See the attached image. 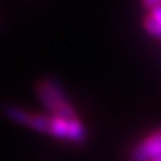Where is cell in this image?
Segmentation results:
<instances>
[{
  "instance_id": "6da1fadb",
  "label": "cell",
  "mask_w": 161,
  "mask_h": 161,
  "mask_svg": "<svg viewBox=\"0 0 161 161\" xmlns=\"http://www.w3.org/2000/svg\"><path fill=\"white\" fill-rule=\"evenodd\" d=\"M3 114L36 133L49 135L58 141H64L69 144H83L88 139L86 125L80 117H64L53 116L49 113H31L17 105H6L3 108Z\"/></svg>"
},
{
  "instance_id": "7a4b0ae2",
  "label": "cell",
  "mask_w": 161,
  "mask_h": 161,
  "mask_svg": "<svg viewBox=\"0 0 161 161\" xmlns=\"http://www.w3.org/2000/svg\"><path fill=\"white\" fill-rule=\"evenodd\" d=\"M36 97L47 109L49 114L64 116V117H78L74 105L70 103L64 88L53 78H41L35 86Z\"/></svg>"
},
{
  "instance_id": "3957f363",
  "label": "cell",
  "mask_w": 161,
  "mask_h": 161,
  "mask_svg": "<svg viewBox=\"0 0 161 161\" xmlns=\"http://www.w3.org/2000/svg\"><path fill=\"white\" fill-rule=\"evenodd\" d=\"M161 158V127L147 133L130 152V161H153Z\"/></svg>"
},
{
  "instance_id": "277c9868",
  "label": "cell",
  "mask_w": 161,
  "mask_h": 161,
  "mask_svg": "<svg viewBox=\"0 0 161 161\" xmlns=\"http://www.w3.org/2000/svg\"><path fill=\"white\" fill-rule=\"evenodd\" d=\"M144 28L146 31L157 38V39H161V5L149 9V13L144 16Z\"/></svg>"
},
{
  "instance_id": "5b68a950",
  "label": "cell",
  "mask_w": 161,
  "mask_h": 161,
  "mask_svg": "<svg viewBox=\"0 0 161 161\" xmlns=\"http://www.w3.org/2000/svg\"><path fill=\"white\" fill-rule=\"evenodd\" d=\"M141 2H142V5H144L147 9H152V8L161 5V0H141Z\"/></svg>"
},
{
  "instance_id": "8992f818",
  "label": "cell",
  "mask_w": 161,
  "mask_h": 161,
  "mask_svg": "<svg viewBox=\"0 0 161 161\" xmlns=\"http://www.w3.org/2000/svg\"><path fill=\"white\" fill-rule=\"evenodd\" d=\"M153 161H161V158H158V160H153Z\"/></svg>"
}]
</instances>
